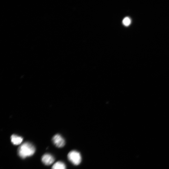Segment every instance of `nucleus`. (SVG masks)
I'll use <instances>...</instances> for the list:
<instances>
[{"mask_svg":"<svg viewBox=\"0 0 169 169\" xmlns=\"http://www.w3.org/2000/svg\"><path fill=\"white\" fill-rule=\"evenodd\" d=\"M35 149L34 146L29 142H25L20 146L18 150L19 156L25 158L33 155L35 153Z\"/></svg>","mask_w":169,"mask_h":169,"instance_id":"obj_1","label":"nucleus"},{"mask_svg":"<svg viewBox=\"0 0 169 169\" xmlns=\"http://www.w3.org/2000/svg\"><path fill=\"white\" fill-rule=\"evenodd\" d=\"M68 158L69 161L75 165H79L82 161L81 154L75 150L69 152L68 154Z\"/></svg>","mask_w":169,"mask_h":169,"instance_id":"obj_2","label":"nucleus"},{"mask_svg":"<svg viewBox=\"0 0 169 169\" xmlns=\"http://www.w3.org/2000/svg\"><path fill=\"white\" fill-rule=\"evenodd\" d=\"M54 144L58 147H62L64 146L65 141L63 138L60 135L57 134L54 135L52 138Z\"/></svg>","mask_w":169,"mask_h":169,"instance_id":"obj_3","label":"nucleus"},{"mask_svg":"<svg viewBox=\"0 0 169 169\" xmlns=\"http://www.w3.org/2000/svg\"><path fill=\"white\" fill-rule=\"evenodd\" d=\"M55 158L51 154H44L42 158L43 163L46 165H49L52 164L55 161Z\"/></svg>","mask_w":169,"mask_h":169,"instance_id":"obj_4","label":"nucleus"},{"mask_svg":"<svg viewBox=\"0 0 169 169\" xmlns=\"http://www.w3.org/2000/svg\"><path fill=\"white\" fill-rule=\"evenodd\" d=\"M11 140L12 143L15 145L20 144L23 141V138L15 134H13L11 137Z\"/></svg>","mask_w":169,"mask_h":169,"instance_id":"obj_5","label":"nucleus"},{"mask_svg":"<svg viewBox=\"0 0 169 169\" xmlns=\"http://www.w3.org/2000/svg\"><path fill=\"white\" fill-rule=\"evenodd\" d=\"M65 164L62 162L58 161L56 163L52 166V169H66Z\"/></svg>","mask_w":169,"mask_h":169,"instance_id":"obj_6","label":"nucleus"},{"mask_svg":"<svg viewBox=\"0 0 169 169\" xmlns=\"http://www.w3.org/2000/svg\"><path fill=\"white\" fill-rule=\"evenodd\" d=\"M123 22L124 25L126 26H128L131 24V19L128 17L125 18L123 19Z\"/></svg>","mask_w":169,"mask_h":169,"instance_id":"obj_7","label":"nucleus"}]
</instances>
